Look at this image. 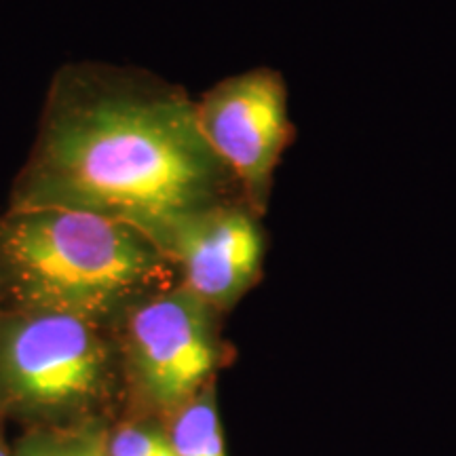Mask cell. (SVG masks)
Wrapping results in <instances>:
<instances>
[{"label":"cell","instance_id":"1","mask_svg":"<svg viewBox=\"0 0 456 456\" xmlns=\"http://www.w3.org/2000/svg\"><path fill=\"white\" fill-rule=\"evenodd\" d=\"M231 201H243L241 191L184 89L140 68L72 61L51 78L7 208L104 216L165 254L184 222Z\"/></svg>","mask_w":456,"mask_h":456},{"label":"cell","instance_id":"2","mask_svg":"<svg viewBox=\"0 0 456 456\" xmlns=\"http://www.w3.org/2000/svg\"><path fill=\"white\" fill-rule=\"evenodd\" d=\"M174 283L167 256L125 222L60 208L0 214L7 309L64 313L114 328L131 306Z\"/></svg>","mask_w":456,"mask_h":456},{"label":"cell","instance_id":"3","mask_svg":"<svg viewBox=\"0 0 456 456\" xmlns=\"http://www.w3.org/2000/svg\"><path fill=\"white\" fill-rule=\"evenodd\" d=\"M123 412L112 328L64 313H0V420L32 429L114 423Z\"/></svg>","mask_w":456,"mask_h":456},{"label":"cell","instance_id":"4","mask_svg":"<svg viewBox=\"0 0 456 456\" xmlns=\"http://www.w3.org/2000/svg\"><path fill=\"white\" fill-rule=\"evenodd\" d=\"M222 313L180 283L146 296L114 326L129 416L167 420L235 359Z\"/></svg>","mask_w":456,"mask_h":456},{"label":"cell","instance_id":"5","mask_svg":"<svg viewBox=\"0 0 456 456\" xmlns=\"http://www.w3.org/2000/svg\"><path fill=\"white\" fill-rule=\"evenodd\" d=\"M195 108L203 138L232 174L245 205L262 218L294 135L283 77L266 66L232 74L205 91Z\"/></svg>","mask_w":456,"mask_h":456},{"label":"cell","instance_id":"6","mask_svg":"<svg viewBox=\"0 0 456 456\" xmlns=\"http://www.w3.org/2000/svg\"><path fill=\"white\" fill-rule=\"evenodd\" d=\"M165 256L182 288L226 315L258 285L266 235L243 201L222 203L184 222Z\"/></svg>","mask_w":456,"mask_h":456},{"label":"cell","instance_id":"7","mask_svg":"<svg viewBox=\"0 0 456 456\" xmlns=\"http://www.w3.org/2000/svg\"><path fill=\"white\" fill-rule=\"evenodd\" d=\"M175 456H226L224 427L218 406V383L165 420Z\"/></svg>","mask_w":456,"mask_h":456},{"label":"cell","instance_id":"8","mask_svg":"<svg viewBox=\"0 0 456 456\" xmlns=\"http://www.w3.org/2000/svg\"><path fill=\"white\" fill-rule=\"evenodd\" d=\"M112 423L68 427H32L21 431L13 456H108V431Z\"/></svg>","mask_w":456,"mask_h":456},{"label":"cell","instance_id":"9","mask_svg":"<svg viewBox=\"0 0 456 456\" xmlns=\"http://www.w3.org/2000/svg\"><path fill=\"white\" fill-rule=\"evenodd\" d=\"M108 456H175L163 420L123 414L108 431Z\"/></svg>","mask_w":456,"mask_h":456},{"label":"cell","instance_id":"10","mask_svg":"<svg viewBox=\"0 0 456 456\" xmlns=\"http://www.w3.org/2000/svg\"><path fill=\"white\" fill-rule=\"evenodd\" d=\"M0 456H13V448L4 440V420H0Z\"/></svg>","mask_w":456,"mask_h":456},{"label":"cell","instance_id":"11","mask_svg":"<svg viewBox=\"0 0 456 456\" xmlns=\"http://www.w3.org/2000/svg\"><path fill=\"white\" fill-rule=\"evenodd\" d=\"M3 311H7V302H4V296H3V292H0V313Z\"/></svg>","mask_w":456,"mask_h":456}]
</instances>
